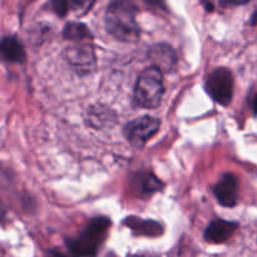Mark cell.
<instances>
[{"instance_id": "cell-1", "label": "cell", "mask_w": 257, "mask_h": 257, "mask_svg": "<svg viewBox=\"0 0 257 257\" xmlns=\"http://www.w3.org/2000/svg\"><path fill=\"white\" fill-rule=\"evenodd\" d=\"M137 9L130 0H113L105 12V29L117 40L124 43L137 42L141 35L136 19Z\"/></svg>"}, {"instance_id": "cell-2", "label": "cell", "mask_w": 257, "mask_h": 257, "mask_svg": "<svg viewBox=\"0 0 257 257\" xmlns=\"http://www.w3.org/2000/svg\"><path fill=\"white\" fill-rule=\"evenodd\" d=\"M165 93L162 70L156 65L148 67L138 75L135 85V102L146 109H155L161 104Z\"/></svg>"}, {"instance_id": "cell-3", "label": "cell", "mask_w": 257, "mask_h": 257, "mask_svg": "<svg viewBox=\"0 0 257 257\" xmlns=\"http://www.w3.org/2000/svg\"><path fill=\"white\" fill-rule=\"evenodd\" d=\"M109 225V220L105 217H98L93 220L84 232L80 233L77 238L70 240V250L82 256L94 255Z\"/></svg>"}, {"instance_id": "cell-4", "label": "cell", "mask_w": 257, "mask_h": 257, "mask_svg": "<svg viewBox=\"0 0 257 257\" xmlns=\"http://www.w3.org/2000/svg\"><path fill=\"white\" fill-rule=\"evenodd\" d=\"M161 122L158 118L151 115L136 118L124 125V137L135 148H142L160 130Z\"/></svg>"}, {"instance_id": "cell-5", "label": "cell", "mask_w": 257, "mask_h": 257, "mask_svg": "<svg viewBox=\"0 0 257 257\" xmlns=\"http://www.w3.org/2000/svg\"><path fill=\"white\" fill-rule=\"evenodd\" d=\"M206 90L218 104L228 105L233 97V75L227 68H217L206 80Z\"/></svg>"}, {"instance_id": "cell-6", "label": "cell", "mask_w": 257, "mask_h": 257, "mask_svg": "<svg viewBox=\"0 0 257 257\" xmlns=\"http://www.w3.org/2000/svg\"><path fill=\"white\" fill-rule=\"evenodd\" d=\"M65 60L73 70L82 75L93 72L97 63L94 49L88 44L68 47L65 50Z\"/></svg>"}, {"instance_id": "cell-7", "label": "cell", "mask_w": 257, "mask_h": 257, "mask_svg": "<svg viewBox=\"0 0 257 257\" xmlns=\"http://www.w3.org/2000/svg\"><path fill=\"white\" fill-rule=\"evenodd\" d=\"M218 202L225 207H233L238 201V182L232 173H225L213 187Z\"/></svg>"}, {"instance_id": "cell-8", "label": "cell", "mask_w": 257, "mask_h": 257, "mask_svg": "<svg viewBox=\"0 0 257 257\" xmlns=\"http://www.w3.org/2000/svg\"><path fill=\"white\" fill-rule=\"evenodd\" d=\"M237 227L238 225L236 222L225 220H215L206 228L205 238L206 241L211 243L226 242L233 235V232H235Z\"/></svg>"}, {"instance_id": "cell-9", "label": "cell", "mask_w": 257, "mask_h": 257, "mask_svg": "<svg viewBox=\"0 0 257 257\" xmlns=\"http://www.w3.org/2000/svg\"><path fill=\"white\" fill-rule=\"evenodd\" d=\"M117 122V115L110 108L104 105L90 107L87 114V123L95 130L110 127Z\"/></svg>"}, {"instance_id": "cell-10", "label": "cell", "mask_w": 257, "mask_h": 257, "mask_svg": "<svg viewBox=\"0 0 257 257\" xmlns=\"http://www.w3.org/2000/svg\"><path fill=\"white\" fill-rule=\"evenodd\" d=\"M150 58L155 62L156 67L161 70H171L175 67L176 54L172 48L167 44H158L151 48Z\"/></svg>"}, {"instance_id": "cell-11", "label": "cell", "mask_w": 257, "mask_h": 257, "mask_svg": "<svg viewBox=\"0 0 257 257\" xmlns=\"http://www.w3.org/2000/svg\"><path fill=\"white\" fill-rule=\"evenodd\" d=\"M2 55L12 63H22L25 60V50L22 43L15 37H4L2 40Z\"/></svg>"}, {"instance_id": "cell-12", "label": "cell", "mask_w": 257, "mask_h": 257, "mask_svg": "<svg viewBox=\"0 0 257 257\" xmlns=\"http://www.w3.org/2000/svg\"><path fill=\"white\" fill-rule=\"evenodd\" d=\"M133 187L140 196H150L157 191L162 190L163 183L152 173H140L135 177Z\"/></svg>"}, {"instance_id": "cell-13", "label": "cell", "mask_w": 257, "mask_h": 257, "mask_svg": "<svg viewBox=\"0 0 257 257\" xmlns=\"http://www.w3.org/2000/svg\"><path fill=\"white\" fill-rule=\"evenodd\" d=\"M94 2L95 0H52L49 2V5L53 12H55L60 17H64L70 10L87 12L92 8Z\"/></svg>"}, {"instance_id": "cell-14", "label": "cell", "mask_w": 257, "mask_h": 257, "mask_svg": "<svg viewBox=\"0 0 257 257\" xmlns=\"http://www.w3.org/2000/svg\"><path fill=\"white\" fill-rule=\"evenodd\" d=\"M125 225L130 228H132L135 232L140 233V235H147V236H157L162 232V226L156 221L150 220H140L137 217H128L124 221Z\"/></svg>"}, {"instance_id": "cell-15", "label": "cell", "mask_w": 257, "mask_h": 257, "mask_svg": "<svg viewBox=\"0 0 257 257\" xmlns=\"http://www.w3.org/2000/svg\"><path fill=\"white\" fill-rule=\"evenodd\" d=\"M63 37L69 40H83L92 38V33L87 28V25L82 23H68L63 30Z\"/></svg>"}, {"instance_id": "cell-16", "label": "cell", "mask_w": 257, "mask_h": 257, "mask_svg": "<svg viewBox=\"0 0 257 257\" xmlns=\"http://www.w3.org/2000/svg\"><path fill=\"white\" fill-rule=\"evenodd\" d=\"M250 0H220V4L223 8H230V7H238V5H245Z\"/></svg>"}, {"instance_id": "cell-17", "label": "cell", "mask_w": 257, "mask_h": 257, "mask_svg": "<svg viewBox=\"0 0 257 257\" xmlns=\"http://www.w3.org/2000/svg\"><path fill=\"white\" fill-rule=\"evenodd\" d=\"M147 4L152 5V7H157V8H161V9H166V4L163 0H145Z\"/></svg>"}, {"instance_id": "cell-18", "label": "cell", "mask_w": 257, "mask_h": 257, "mask_svg": "<svg viewBox=\"0 0 257 257\" xmlns=\"http://www.w3.org/2000/svg\"><path fill=\"white\" fill-rule=\"evenodd\" d=\"M202 4L205 5L206 9H207V10H213V5H212V3L207 2V0H202Z\"/></svg>"}, {"instance_id": "cell-19", "label": "cell", "mask_w": 257, "mask_h": 257, "mask_svg": "<svg viewBox=\"0 0 257 257\" xmlns=\"http://www.w3.org/2000/svg\"><path fill=\"white\" fill-rule=\"evenodd\" d=\"M251 23H252L253 25H257V9L255 10V13H253L252 18H251Z\"/></svg>"}]
</instances>
